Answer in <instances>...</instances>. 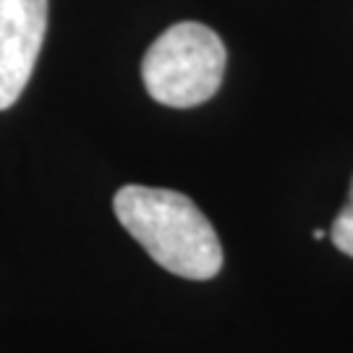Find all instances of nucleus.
Wrapping results in <instances>:
<instances>
[{
  "mask_svg": "<svg viewBox=\"0 0 353 353\" xmlns=\"http://www.w3.org/2000/svg\"><path fill=\"white\" fill-rule=\"evenodd\" d=\"M228 52L220 34L199 21L165 29L141 61V79L152 100L165 108H196L223 84Z\"/></svg>",
  "mask_w": 353,
  "mask_h": 353,
  "instance_id": "nucleus-2",
  "label": "nucleus"
},
{
  "mask_svg": "<svg viewBox=\"0 0 353 353\" xmlns=\"http://www.w3.org/2000/svg\"><path fill=\"white\" fill-rule=\"evenodd\" d=\"M312 236H314V241H322V239H325V230H322V228H316Z\"/></svg>",
  "mask_w": 353,
  "mask_h": 353,
  "instance_id": "nucleus-5",
  "label": "nucleus"
},
{
  "mask_svg": "<svg viewBox=\"0 0 353 353\" xmlns=\"http://www.w3.org/2000/svg\"><path fill=\"white\" fill-rule=\"evenodd\" d=\"M330 239H332L338 252H343L345 256H353V181H351V199L341 210V214L332 220Z\"/></svg>",
  "mask_w": 353,
  "mask_h": 353,
  "instance_id": "nucleus-4",
  "label": "nucleus"
},
{
  "mask_svg": "<svg viewBox=\"0 0 353 353\" xmlns=\"http://www.w3.org/2000/svg\"><path fill=\"white\" fill-rule=\"evenodd\" d=\"M118 223L157 265L186 280H212L223 270V246L212 223L186 194L123 186L113 196Z\"/></svg>",
  "mask_w": 353,
  "mask_h": 353,
  "instance_id": "nucleus-1",
  "label": "nucleus"
},
{
  "mask_svg": "<svg viewBox=\"0 0 353 353\" xmlns=\"http://www.w3.org/2000/svg\"><path fill=\"white\" fill-rule=\"evenodd\" d=\"M48 32V0H0V110L21 97Z\"/></svg>",
  "mask_w": 353,
  "mask_h": 353,
  "instance_id": "nucleus-3",
  "label": "nucleus"
}]
</instances>
